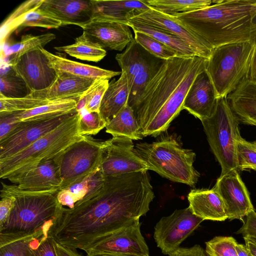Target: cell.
<instances>
[{"label":"cell","mask_w":256,"mask_h":256,"mask_svg":"<svg viewBox=\"0 0 256 256\" xmlns=\"http://www.w3.org/2000/svg\"><path fill=\"white\" fill-rule=\"evenodd\" d=\"M80 98H70L51 100L47 104L33 109L14 114L22 122L50 118L76 109Z\"/></svg>","instance_id":"4dcf8cb0"},{"label":"cell","mask_w":256,"mask_h":256,"mask_svg":"<svg viewBox=\"0 0 256 256\" xmlns=\"http://www.w3.org/2000/svg\"><path fill=\"white\" fill-rule=\"evenodd\" d=\"M56 71L54 82L48 88L31 92L26 96L30 98L54 100L80 98L98 80L82 78L61 71Z\"/></svg>","instance_id":"44dd1931"},{"label":"cell","mask_w":256,"mask_h":256,"mask_svg":"<svg viewBox=\"0 0 256 256\" xmlns=\"http://www.w3.org/2000/svg\"><path fill=\"white\" fill-rule=\"evenodd\" d=\"M256 12V0H213L204 8L173 16L214 48L254 42L252 20Z\"/></svg>","instance_id":"3957f363"},{"label":"cell","mask_w":256,"mask_h":256,"mask_svg":"<svg viewBox=\"0 0 256 256\" xmlns=\"http://www.w3.org/2000/svg\"><path fill=\"white\" fill-rule=\"evenodd\" d=\"M78 112L76 108L50 118L22 122L12 133L0 142V159L13 156L54 130Z\"/></svg>","instance_id":"4fadbf2b"},{"label":"cell","mask_w":256,"mask_h":256,"mask_svg":"<svg viewBox=\"0 0 256 256\" xmlns=\"http://www.w3.org/2000/svg\"><path fill=\"white\" fill-rule=\"evenodd\" d=\"M204 220L193 214L189 207L162 218L154 227V238L157 246L164 254L172 253Z\"/></svg>","instance_id":"8fae6325"},{"label":"cell","mask_w":256,"mask_h":256,"mask_svg":"<svg viewBox=\"0 0 256 256\" xmlns=\"http://www.w3.org/2000/svg\"><path fill=\"white\" fill-rule=\"evenodd\" d=\"M104 154L100 166L104 178L148 170L146 163L136 154L132 140L124 136L104 140Z\"/></svg>","instance_id":"7c38bea8"},{"label":"cell","mask_w":256,"mask_h":256,"mask_svg":"<svg viewBox=\"0 0 256 256\" xmlns=\"http://www.w3.org/2000/svg\"><path fill=\"white\" fill-rule=\"evenodd\" d=\"M55 246L58 256H82L75 249L63 246L56 242Z\"/></svg>","instance_id":"f907efd6"},{"label":"cell","mask_w":256,"mask_h":256,"mask_svg":"<svg viewBox=\"0 0 256 256\" xmlns=\"http://www.w3.org/2000/svg\"><path fill=\"white\" fill-rule=\"evenodd\" d=\"M217 98L212 84L206 71L197 76L186 95L183 110H186L200 121L214 112Z\"/></svg>","instance_id":"ffe728a7"},{"label":"cell","mask_w":256,"mask_h":256,"mask_svg":"<svg viewBox=\"0 0 256 256\" xmlns=\"http://www.w3.org/2000/svg\"><path fill=\"white\" fill-rule=\"evenodd\" d=\"M22 122L14 113L0 114V142L12 133Z\"/></svg>","instance_id":"bcb514c9"},{"label":"cell","mask_w":256,"mask_h":256,"mask_svg":"<svg viewBox=\"0 0 256 256\" xmlns=\"http://www.w3.org/2000/svg\"><path fill=\"white\" fill-rule=\"evenodd\" d=\"M78 112L54 130L10 157L0 159V178L16 184L27 172L54 160L84 136L78 132Z\"/></svg>","instance_id":"5b68a950"},{"label":"cell","mask_w":256,"mask_h":256,"mask_svg":"<svg viewBox=\"0 0 256 256\" xmlns=\"http://www.w3.org/2000/svg\"><path fill=\"white\" fill-rule=\"evenodd\" d=\"M55 244L49 234L34 238L30 244L29 256H58Z\"/></svg>","instance_id":"f6af8a7d"},{"label":"cell","mask_w":256,"mask_h":256,"mask_svg":"<svg viewBox=\"0 0 256 256\" xmlns=\"http://www.w3.org/2000/svg\"><path fill=\"white\" fill-rule=\"evenodd\" d=\"M132 18L179 37L190 45L198 56L207 60L210 58L214 48L174 16L150 8Z\"/></svg>","instance_id":"e0dca14e"},{"label":"cell","mask_w":256,"mask_h":256,"mask_svg":"<svg viewBox=\"0 0 256 256\" xmlns=\"http://www.w3.org/2000/svg\"><path fill=\"white\" fill-rule=\"evenodd\" d=\"M252 34L253 41L256 40V12L252 20Z\"/></svg>","instance_id":"11a10c76"},{"label":"cell","mask_w":256,"mask_h":256,"mask_svg":"<svg viewBox=\"0 0 256 256\" xmlns=\"http://www.w3.org/2000/svg\"><path fill=\"white\" fill-rule=\"evenodd\" d=\"M115 58L126 75L130 89L128 104L132 108L164 60L146 50L134 38Z\"/></svg>","instance_id":"30bf717a"},{"label":"cell","mask_w":256,"mask_h":256,"mask_svg":"<svg viewBox=\"0 0 256 256\" xmlns=\"http://www.w3.org/2000/svg\"><path fill=\"white\" fill-rule=\"evenodd\" d=\"M236 250L238 256H251L246 246L238 244Z\"/></svg>","instance_id":"db71d44e"},{"label":"cell","mask_w":256,"mask_h":256,"mask_svg":"<svg viewBox=\"0 0 256 256\" xmlns=\"http://www.w3.org/2000/svg\"><path fill=\"white\" fill-rule=\"evenodd\" d=\"M246 238L254 244H256V237H248V238Z\"/></svg>","instance_id":"6f0895ef"},{"label":"cell","mask_w":256,"mask_h":256,"mask_svg":"<svg viewBox=\"0 0 256 256\" xmlns=\"http://www.w3.org/2000/svg\"><path fill=\"white\" fill-rule=\"evenodd\" d=\"M51 100L28 98H11L0 95V114L21 112L44 105Z\"/></svg>","instance_id":"74e56055"},{"label":"cell","mask_w":256,"mask_h":256,"mask_svg":"<svg viewBox=\"0 0 256 256\" xmlns=\"http://www.w3.org/2000/svg\"><path fill=\"white\" fill-rule=\"evenodd\" d=\"M188 199L192 213L204 220L224 221L228 218L222 198L214 188L192 190Z\"/></svg>","instance_id":"d4e9b609"},{"label":"cell","mask_w":256,"mask_h":256,"mask_svg":"<svg viewBox=\"0 0 256 256\" xmlns=\"http://www.w3.org/2000/svg\"><path fill=\"white\" fill-rule=\"evenodd\" d=\"M130 89L124 72L116 80L109 83L100 108V113L106 124L128 104Z\"/></svg>","instance_id":"83f0119b"},{"label":"cell","mask_w":256,"mask_h":256,"mask_svg":"<svg viewBox=\"0 0 256 256\" xmlns=\"http://www.w3.org/2000/svg\"><path fill=\"white\" fill-rule=\"evenodd\" d=\"M108 84V80H96L78 100L77 110L84 108L88 112H100L102 100Z\"/></svg>","instance_id":"d590c367"},{"label":"cell","mask_w":256,"mask_h":256,"mask_svg":"<svg viewBox=\"0 0 256 256\" xmlns=\"http://www.w3.org/2000/svg\"><path fill=\"white\" fill-rule=\"evenodd\" d=\"M49 60L50 66L56 70L61 71L82 78L96 80H109L121 74V72L107 70L98 66L82 64L54 54L44 48H40Z\"/></svg>","instance_id":"4316f807"},{"label":"cell","mask_w":256,"mask_h":256,"mask_svg":"<svg viewBox=\"0 0 256 256\" xmlns=\"http://www.w3.org/2000/svg\"><path fill=\"white\" fill-rule=\"evenodd\" d=\"M238 170H256V144L246 141L240 135L236 142Z\"/></svg>","instance_id":"60d3db41"},{"label":"cell","mask_w":256,"mask_h":256,"mask_svg":"<svg viewBox=\"0 0 256 256\" xmlns=\"http://www.w3.org/2000/svg\"><path fill=\"white\" fill-rule=\"evenodd\" d=\"M55 38V34L52 33H46L38 36H22L20 42H16L9 48L10 53L8 66H12L24 54L36 48H44Z\"/></svg>","instance_id":"836d02e7"},{"label":"cell","mask_w":256,"mask_h":256,"mask_svg":"<svg viewBox=\"0 0 256 256\" xmlns=\"http://www.w3.org/2000/svg\"><path fill=\"white\" fill-rule=\"evenodd\" d=\"M105 150L104 140L84 136L68 148L56 160L62 180L60 190L92 174L102 164Z\"/></svg>","instance_id":"9c48e42d"},{"label":"cell","mask_w":256,"mask_h":256,"mask_svg":"<svg viewBox=\"0 0 256 256\" xmlns=\"http://www.w3.org/2000/svg\"><path fill=\"white\" fill-rule=\"evenodd\" d=\"M37 8L26 14L18 24L16 30L20 28L28 26L58 28L62 26L61 22L42 12Z\"/></svg>","instance_id":"7bdbcfd3"},{"label":"cell","mask_w":256,"mask_h":256,"mask_svg":"<svg viewBox=\"0 0 256 256\" xmlns=\"http://www.w3.org/2000/svg\"><path fill=\"white\" fill-rule=\"evenodd\" d=\"M40 48L24 54L10 66L30 92L48 88L56 78V71L50 66L48 57Z\"/></svg>","instance_id":"9a60e30c"},{"label":"cell","mask_w":256,"mask_h":256,"mask_svg":"<svg viewBox=\"0 0 256 256\" xmlns=\"http://www.w3.org/2000/svg\"><path fill=\"white\" fill-rule=\"evenodd\" d=\"M128 25L132 29L133 31L147 34L170 47L177 53L178 57H192L197 56L186 42L166 31L133 18L129 20Z\"/></svg>","instance_id":"f1b7e54d"},{"label":"cell","mask_w":256,"mask_h":256,"mask_svg":"<svg viewBox=\"0 0 256 256\" xmlns=\"http://www.w3.org/2000/svg\"><path fill=\"white\" fill-rule=\"evenodd\" d=\"M106 128V132L112 136H124L132 140H142L144 137L134 110L128 104L107 122Z\"/></svg>","instance_id":"f546056e"},{"label":"cell","mask_w":256,"mask_h":256,"mask_svg":"<svg viewBox=\"0 0 256 256\" xmlns=\"http://www.w3.org/2000/svg\"><path fill=\"white\" fill-rule=\"evenodd\" d=\"M105 178L96 195L73 208L62 206L48 232L56 243L85 251L150 210L154 194L148 170Z\"/></svg>","instance_id":"6da1fadb"},{"label":"cell","mask_w":256,"mask_h":256,"mask_svg":"<svg viewBox=\"0 0 256 256\" xmlns=\"http://www.w3.org/2000/svg\"><path fill=\"white\" fill-rule=\"evenodd\" d=\"M42 0H30L22 2L4 21L0 26L1 44L4 43L10 34L16 30L18 24L24 15L37 8Z\"/></svg>","instance_id":"8d00e7d4"},{"label":"cell","mask_w":256,"mask_h":256,"mask_svg":"<svg viewBox=\"0 0 256 256\" xmlns=\"http://www.w3.org/2000/svg\"><path fill=\"white\" fill-rule=\"evenodd\" d=\"M227 99L239 122L256 126V81L245 78Z\"/></svg>","instance_id":"cb8c5ba5"},{"label":"cell","mask_w":256,"mask_h":256,"mask_svg":"<svg viewBox=\"0 0 256 256\" xmlns=\"http://www.w3.org/2000/svg\"><path fill=\"white\" fill-rule=\"evenodd\" d=\"M236 234H242L244 238H256V212L254 210H250L246 216V221Z\"/></svg>","instance_id":"7dc6e473"},{"label":"cell","mask_w":256,"mask_h":256,"mask_svg":"<svg viewBox=\"0 0 256 256\" xmlns=\"http://www.w3.org/2000/svg\"><path fill=\"white\" fill-rule=\"evenodd\" d=\"M150 8L170 16L186 14L210 6L211 0H144Z\"/></svg>","instance_id":"d6a6232c"},{"label":"cell","mask_w":256,"mask_h":256,"mask_svg":"<svg viewBox=\"0 0 256 256\" xmlns=\"http://www.w3.org/2000/svg\"><path fill=\"white\" fill-rule=\"evenodd\" d=\"M0 224L4 223L14 207L15 197L12 195H0Z\"/></svg>","instance_id":"c3c4849f"},{"label":"cell","mask_w":256,"mask_h":256,"mask_svg":"<svg viewBox=\"0 0 256 256\" xmlns=\"http://www.w3.org/2000/svg\"><path fill=\"white\" fill-rule=\"evenodd\" d=\"M213 188L222 198L228 218L242 220L254 210L248 192L237 170L220 175Z\"/></svg>","instance_id":"2e32d148"},{"label":"cell","mask_w":256,"mask_h":256,"mask_svg":"<svg viewBox=\"0 0 256 256\" xmlns=\"http://www.w3.org/2000/svg\"><path fill=\"white\" fill-rule=\"evenodd\" d=\"M105 180L100 168L80 181L60 190L56 194L57 200L62 206L73 208L96 195L103 187Z\"/></svg>","instance_id":"484cf974"},{"label":"cell","mask_w":256,"mask_h":256,"mask_svg":"<svg viewBox=\"0 0 256 256\" xmlns=\"http://www.w3.org/2000/svg\"><path fill=\"white\" fill-rule=\"evenodd\" d=\"M78 130L82 136L95 135L106 128V122L100 112H88L84 108L78 111Z\"/></svg>","instance_id":"ab89813d"},{"label":"cell","mask_w":256,"mask_h":256,"mask_svg":"<svg viewBox=\"0 0 256 256\" xmlns=\"http://www.w3.org/2000/svg\"><path fill=\"white\" fill-rule=\"evenodd\" d=\"M37 9L61 22L62 26L81 28L90 22L94 15L92 0H43Z\"/></svg>","instance_id":"d6986e66"},{"label":"cell","mask_w":256,"mask_h":256,"mask_svg":"<svg viewBox=\"0 0 256 256\" xmlns=\"http://www.w3.org/2000/svg\"><path fill=\"white\" fill-rule=\"evenodd\" d=\"M62 180L56 160L42 163L25 173L16 184L18 188L30 192L60 190Z\"/></svg>","instance_id":"603a6c76"},{"label":"cell","mask_w":256,"mask_h":256,"mask_svg":"<svg viewBox=\"0 0 256 256\" xmlns=\"http://www.w3.org/2000/svg\"><path fill=\"white\" fill-rule=\"evenodd\" d=\"M237 244L232 236H216L206 243V252L208 256H238Z\"/></svg>","instance_id":"b9f144b4"},{"label":"cell","mask_w":256,"mask_h":256,"mask_svg":"<svg viewBox=\"0 0 256 256\" xmlns=\"http://www.w3.org/2000/svg\"><path fill=\"white\" fill-rule=\"evenodd\" d=\"M34 238L28 236L0 245V256H29L32 241Z\"/></svg>","instance_id":"ee69618b"},{"label":"cell","mask_w":256,"mask_h":256,"mask_svg":"<svg viewBox=\"0 0 256 256\" xmlns=\"http://www.w3.org/2000/svg\"><path fill=\"white\" fill-rule=\"evenodd\" d=\"M254 42L222 45L213 48L206 71L217 99L227 98L248 77L254 51Z\"/></svg>","instance_id":"52a82bcc"},{"label":"cell","mask_w":256,"mask_h":256,"mask_svg":"<svg viewBox=\"0 0 256 256\" xmlns=\"http://www.w3.org/2000/svg\"><path fill=\"white\" fill-rule=\"evenodd\" d=\"M94 6L92 19L124 24L148 10L144 0H92Z\"/></svg>","instance_id":"7402d4cb"},{"label":"cell","mask_w":256,"mask_h":256,"mask_svg":"<svg viewBox=\"0 0 256 256\" xmlns=\"http://www.w3.org/2000/svg\"><path fill=\"white\" fill-rule=\"evenodd\" d=\"M254 48L248 78L256 81V40L254 42Z\"/></svg>","instance_id":"816d5d0a"},{"label":"cell","mask_w":256,"mask_h":256,"mask_svg":"<svg viewBox=\"0 0 256 256\" xmlns=\"http://www.w3.org/2000/svg\"><path fill=\"white\" fill-rule=\"evenodd\" d=\"M254 142L255 144H256V140Z\"/></svg>","instance_id":"680465c9"},{"label":"cell","mask_w":256,"mask_h":256,"mask_svg":"<svg viewBox=\"0 0 256 256\" xmlns=\"http://www.w3.org/2000/svg\"><path fill=\"white\" fill-rule=\"evenodd\" d=\"M84 252L87 255L115 254L150 256L148 248L140 232L139 220L103 237Z\"/></svg>","instance_id":"5bb4252c"},{"label":"cell","mask_w":256,"mask_h":256,"mask_svg":"<svg viewBox=\"0 0 256 256\" xmlns=\"http://www.w3.org/2000/svg\"><path fill=\"white\" fill-rule=\"evenodd\" d=\"M30 93L24 80L10 66L6 72H1L0 95L6 98L25 97Z\"/></svg>","instance_id":"e575fe53"},{"label":"cell","mask_w":256,"mask_h":256,"mask_svg":"<svg viewBox=\"0 0 256 256\" xmlns=\"http://www.w3.org/2000/svg\"><path fill=\"white\" fill-rule=\"evenodd\" d=\"M54 48L58 52H64L76 58L88 62H100L106 54L104 49L90 40L83 34L75 38L74 44Z\"/></svg>","instance_id":"1f68e13d"},{"label":"cell","mask_w":256,"mask_h":256,"mask_svg":"<svg viewBox=\"0 0 256 256\" xmlns=\"http://www.w3.org/2000/svg\"><path fill=\"white\" fill-rule=\"evenodd\" d=\"M86 256H140L134 254H94Z\"/></svg>","instance_id":"9f6ffc18"},{"label":"cell","mask_w":256,"mask_h":256,"mask_svg":"<svg viewBox=\"0 0 256 256\" xmlns=\"http://www.w3.org/2000/svg\"><path fill=\"white\" fill-rule=\"evenodd\" d=\"M134 32L136 42L154 56L163 60L178 56L174 50L148 34L140 32Z\"/></svg>","instance_id":"f35d334b"},{"label":"cell","mask_w":256,"mask_h":256,"mask_svg":"<svg viewBox=\"0 0 256 256\" xmlns=\"http://www.w3.org/2000/svg\"><path fill=\"white\" fill-rule=\"evenodd\" d=\"M82 34L102 48L122 51L134 40L126 24L92 19L81 27Z\"/></svg>","instance_id":"ac0fdd59"},{"label":"cell","mask_w":256,"mask_h":256,"mask_svg":"<svg viewBox=\"0 0 256 256\" xmlns=\"http://www.w3.org/2000/svg\"><path fill=\"white\" fill-rule=\"evenodd\" d=\"M0 195H12L15 201L8 216L0 224V245L28 236L39 238L48 232L62 206L56 198L59 190L30 192L16 184L2 182Z\"/></svg>","instance_id":"277c9868"},{"label":"cell","mask_w":256,"mask_h":256,"mask_svg":"<svg viewBox=\"0 0 256 256\" xmlns=\"http://www.w3.org/2000/svg\"><path fill=\"white\" fill-rule=\"evenodd\" d=\"M207 62L197 56L163 61L132 108L144 136H156L168 129L183 110L188 90Z\"/></svg>","instance_id":"7a4b0ae2"},{"label":"cell","mask_w":256,"mask_h":256,"mask_svg":"<svg viewBox=\"0 0 256 256\" xmlns=\"http://www.w3.org/2000/svg\"><path fill=\"white\" fill-rule=\"evenodd\" d=\"M246 246L251 256H256V244L244 238Z\"/></svg>","instance_id":"f5cc1de1"},{"label":"cell","mask_w":256,"mask_h":256,"mask_svg":"<svg viewBox=\"0 0 256 256\" xmlns=\"http://www.w3.org/2000/svg\"><path fill=\"white\" fill-rule=\"evenodd\" d=\"M134 151L146 163L148 170L191 186L198 182L200 174L193 166L195 153L184 148L172 136L162 138L152 143L137 144Z\"/></svg>","instance_id":"8992f818"},{"label":"cell","mask_w":256,"mask_h":256,"mask_svg":"<svg viewBox=\"0 0 256 256\" xmlns=\"http://www.w3.org/2000/svg\"><path fill=\"white\" fill-rule=\"evenodd\" d=\"M168 256H208L206 252L199 245L190 248H178Z\"/></svg>","instance_id":"681fc988"},{"label":"cell","mask_w":256,"mask_h":256,"mask_svg":"<svg viewBox=\"0 0 256 256\" xmlns=\"http://www.w3.org/2000/svg\"><path fill=\"white\" fill-rule=\"evenodd\" d=\"M201 122L210 147L221 166L220 175L238 170L236 142L240 135L239 121L227 98L217 99L211 116Z\"/></svg>","instance_id":"ba28073f"}]
</instances>
